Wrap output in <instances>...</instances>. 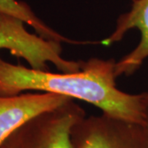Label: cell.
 <instances>
[{
	"label": "cell",
	"instance_id": "1",
	"mask_svg": "<svg viewBox=\"0 0 148 148\" xmlns=\"http://www.w3.org/2000/svg\"><path fill=\"white\" fill-rule=\"evenodd\" d=\"M114 58H91L74 73H59L14 65L0 58V95L25 90L65 95L93 105L106 115L146 125L147 93L129 94L116 86Z\"/></svg>",
	"mask_w": 148,
	"mask_h": 148
},
{
	"label": "cell",
	"instance_id": "2",
	"mask_svg": "<svg viewBox=\"0 0 148 148\" xmlns=\"http://www.w3.org/2000/svg\"><path fill=\"white\" fill-rule=\"evenodd\" d=\"M86 116L73 100L32 118L11 134L2 148H74L73 127Z\"/></svg>",
	"mask_w": 148,
	"mask_h": 148
},
{
	"label": "cell",
	"instance_id": "3",
	"mask_svg": "<svg viewBox=\"0 0 148 148\" xmlns=\"http://www.w3.org/2000/svg\"><path fill=\"white\" fill-rule=\"evenodd\" d=\"M25 24L17 17L0 13V49L9 50L13 56L26 60L34 69L48 70L49 63L63 73H74L82 69L83 61L63 57L62 43L32 34L26 29Z\"/></svg>",
	"mask_w": 148,
	"mask_h": 148
},
{
	"label": "cell",
	"instance_id": "4",
	"mask_svg": "<svg viewBox=\"0 0 148 148\" xmlns=\"http://www.w3.org/2000/svg\"><path fill=\"white\" fill-rule=\"evenodd\" d=\"M74 148H148L145 125L101 114L85 116L73 128Z\"/></svg>",
	"mask_w": 148,
	"mask_h": 148
},
{
	"label": "cell",
	"instance_id": "5",
	"mask_svg": "<svg viewBox=\"0 0 148 148\" xmlns=\"http://www.w3.org/2000/svg\"><path fill=\"white\" fill-rule=\"evenodd\" d=\"M133 29L140 32V40L132 50L116 62V78L133 75L148 58V0H132L130 9L118 17L114 31L100 44L105 46L115 44Z\"/></svg>",
	"mask_w": 148,
	"mask_h": 148
},
{
	"label": "cell",
	"instance_id": "6",
	"mask_svg": "<svg viewBox=\"0 0 148 148\" xmlns=\"http://www.w3.org/2000/svg\"><path fill=\"white\" fill-rule=\"evenodd\" d=\"M73 100L53 93H27L12 96L0 95V146L25 123Z\"/></svg>",
	"mask_w": 148,
	"mask_h": 148
},
{
	"label": "cell",
	"instance_id": "7",
	"mask_svg": "<svg viewBox=\"0 0 148 148\" xmlns=\"http://www.w3.org/2000/svg\"><path fill=\"white\" fill-rule=\"evenodd\" d=\"M0 13L11 15L21 19L26 24L32 27L38 36L46 40L72 45L89 44V42L86 41H77L59 34L43 21L25 2L18 0H0Z\"/></svg>",
	"mask_w": 148,
	"mask_h": 148
},
{
	"label": "cell",
	"instance_id": "8",
	"mask_svg": "<svg viewBox=\"0 0 148 148\" xmlns=\"http://www.w3.org/2000/svg\"><path fill=\"white\" fill-rule=\"evenodd\" d=\"M147 121H146V127H147V134H148V90L147 91Z\"/></svg>",
	"mask_w": 148,
	"mask_h": 148
},
{
	"label": "cell",
	"instance_id": "9",
	"mask_svg": "<svg viewBox=\"0 0 148 148\" xmlns=\"http://www.w3.org/2000/svg\"><path fill=\"white\" fill-rule=\"evenodd\" d=\"M0 148H2V147H1V146H0Z\"/></svg>",
	"mask_w": 148,
	"mask_h": 148
}]
</instances>
